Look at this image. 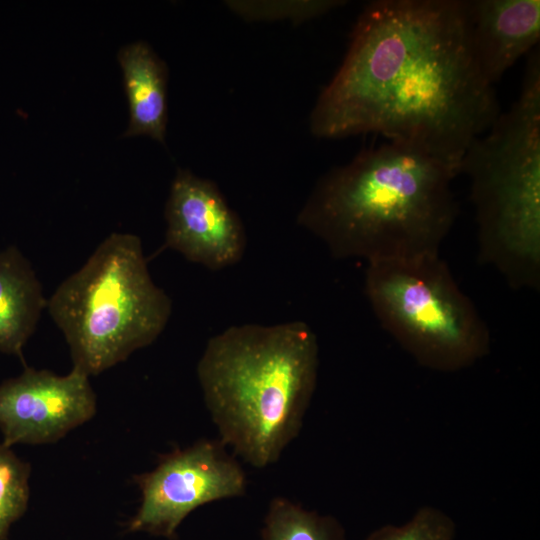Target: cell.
Instances as JSON below:
<instances>
[{
  "mask_svg": "<svg viewBox=\"0 0 540 540\" xmlns=\"http://www.w3.org/2000/svg\"><path fill=\"white\" fill-rule=\"evenodd\" d=\"M499 115L472 54L465 0H377L360 13L310 131L328 139L380 134L459 174L470 144Z\"/></svg>",
  "mask_w": 540,
  "mask_h": 540,
  "instance_id": "6da1fadb",
  "label": "cell"
},
{
  "mask_svg": "<svg viewBox=\"0 0 540 540\" xmlns=\"http://www.w3.org/2000/svg\"><path fill=\"white\" fill-rule=\"evenodd\" d=\"M457 175L418 147L388 141L322 176L297 222L337 259L439 254L458 214Z\"/></svg>",
  "mask_w": 540,
  "mask_h": 540,
  "instance_id": "7a4b0ae2",
  "label": "cell"
},
{
  "mask_svg": "<svg viewBox=\"0 0 540 540\" xmlns=\"http://www.w3.org/2000/svg\"><path fill=\"white\" fill-rule=\"evenodd\" d=\"M318 353L302 321L234 325L210 338L197 377L220 441L254 467L275 463L302 426Z\"/></svg>",
  "mask_w": 540,
  "mask_h": 540,
  "instance_id": "3957f363",
  "label": "cell"
},
{
  "mask_svg": "<svg viewBox=\"0 0 540 540\" xmlns=\"http://www.w3.org/2000/svg\"><path fill=\"white\" fill-rule=\"evenodd\" d=\"M479 256L514 289L540 285V57L532 51L518 98L465 152Z\"/></svg>",
  "mask_w": 540,
  "mask_h": 540,
  "instance_id": "277c9868",
  "label": "cell"
},
{
  "mask_svg": "<svg viewBox=\"0 0 540 540\" xmlns=\"http://www.w3.org/2000/svg\"><path fill=\"white\" fill-rule=\"evenodd\" d=\"M69 346L73 367L89 377L153 343L172 302L152 280L141 240L112 233L47 301Z\"/></svg>",
  "mask_w": 540,
  "mask_h": 540,
  "instance_id": "5b68a950",
  "label": "cell"
},
{
  "mask_svg": "<svg viewBox=\"0 0 540 540\" xmlns=\"http://www.w3.org/2000/svg\"><path fill=\"white\" fill-rule=\"evenodd\" d=\"M364 287L381 326L423 366L455 371L489 351L485 321L439 254L368 263Z\"/></svg>",
  "mask_w": 540,
  "mask_h": 540,
  "instance_id": "8992f818",
  "label": "cell"
},
{
  "mask_svg": "<svg viewBox=\"0 0 540 540\" xmlns=\"http://www.w3.org/2000/svg\"><path fill=\"white\" fill-rule=\"evenodd\" d=\"M141 504L129 532L173 539L185 517L212 501L241 496L246 477L219 440H200L164 455L150 472L135 476Z\"/></svg>",
  "mask_w": 540,
  "mask_h": 540,
  "instance_id": "52a82bcc",
  "label": "cell"
},
{
  "mask_svg": "<svg viewBox=\"0 0 540 540\" xmlns=\"http://www.w3.org/2000/svg\"><path fill=\"white\" fill-rule=\"evenodd\" d=\"M89 376L78 369L63 376L24 366L0 383L2 444H48L89 421L96 413Z\"/></svg>",
  "mask_w": 540,
  "mask_h": 540,
  "instance_id": "ba28073f",
  "label": "cell"
},
{
  "mask_svg": "<svg viewBox=\"0 0 540 540\" xmlns=\"http://www.w3.org/2000/svg\"><path fill=\"white\" fill-rule=\"evenodd\" d=\"M167 230L160 251L172 249L210 270L239 262L244 255L245 228L217 185L179 169L165 207Z\"/></svg>",
  "mask_w": 540,
  "mask_h": 540,
  "instance_id": "9c48e42d",
  "label": "cell"
},
{
  "mask_svg": "<svg viewBox=\"0 0 540 540\" xmlns=\"http://www.w3.org/2000/svg\"><path fill=\"white\" fill-rule=\"evenodd\" d=\"M468 35L477 68L494 86L540 37L539 0H465Z\"/></svg>",
  "mask_w": 540,
  "mask_h": 540,
  "instance_id": "30bf717a",
  "label": "cell"
},
{
  "mask_svg": "<svg viewBox=\"0 0 540 540\" xmlns=\"http://www.w3.org/2000/svg\"><path fill=\"white\" fill-rule=\"evenodd\" d=\"M42 285L28 259L15 245L0 251V352L25 366L23 349L47 309Z\"/></svg>",
  "mask_w": 540,
  "mask_h": 540,
  "instance_id": "8fae6325",
  "label": "cell"
},
{
  "mask_svg": "<svg viewBox=\"0 0 540 540\" xmlns=\"http://www.w3.org/2000/svg\"><path fill=\"white\" fill-rule=\"evenodd\" d=\"M129 103L130 122L125 136L147 135L165 142L167 124V68L143 41L118 53Z\"/></svg>",
  "mask_w": 540,
  "mask_h": 540,
  "instance_id": "7c38bea8",
  "label": "cell"
},
{
  "mask_svg": "<svg viewBox=\"0 0 540 540\" xmlns=\"http://www.w3.org/2000/svg\"><path fill=\"white\" fill-rule=\"evenodd\" d=\"M261 540H346L341 524L284 497L269 504Z\"/></svg>",
  "mask_w": 540,
  "mask_h": 540,
  "instance_id": "4fadbf2b",
  "label": "cell"
},
{
  "mask_svg": "<svg viewBox=\"0 0 540 540\" xmlns=\"http://www.w3.org/2000/svg\"><path fill=\"white\" fill-rule=\"evenodd\" d=\"M30 473V464L0 443V540L27 510Z\"/></svg>",
  "mask_w": 540,
  "mask_h": 540,
  "instance_id": "5bb4252c",
  "label": "cell"
},
{
  "mask_svg": "<svg viewBox=\"0 0 540 540\" xmlns=\"http://www.w3.org/2000/svg\"><path fill=\"white\" fill-rule=\"evenodd\" d=\"M343 0H227L224 5L245 21L271 22L290 20L292 23L319 17L345 5Z\"/></svg>",
  "mask_w": 540,
  "mask_h": 540,
  "instance_id": "9a60e30c",
  "label": "cell"
},
{
  "mask_svg": "<svg viewBox=\"0 0 540 540\" xmlns=\"http://www.w3.org/2000/svg\"><path fill=\"white\" fill-rule=\"evenodd\" d=\"M456 526L443 511L425 506L402 525H385L366 540H453Z\"/></svg>",
  "mask_w": 540,
  "mask_h": 540,
  "instance_id": "2e32d148",
  "label": "cell"
}]
</instances>
